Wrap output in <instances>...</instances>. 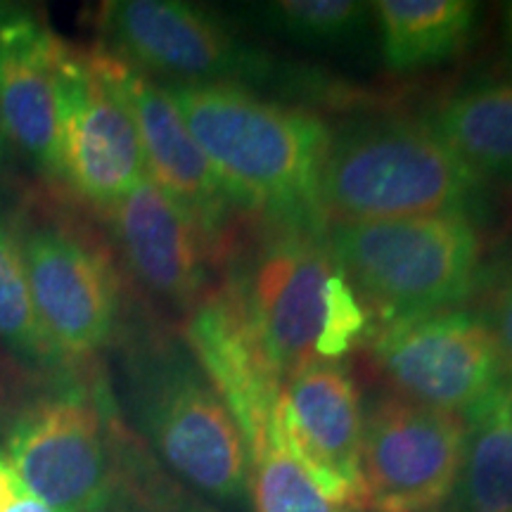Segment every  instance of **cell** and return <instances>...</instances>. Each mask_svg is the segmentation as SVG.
Segmentation results:
<instances>
[{
	"label": "cell",
	"instance_id": "5",
	"mask_svg": "<svg viewBox=\"0 0 512 512\" xmlns=\"http://www.w3.org/2000/svg\"><path fill=\"white\" fill-rule=\"evenodd\" d=\"M5 456L24 486L60 512H114L119 472L107 401L60 380L12 413Z\"/></svg>",
	"mask_w": 512,
	"mask_h": 512
},
{
	"label": "cell",
	"instance_id": "12",
	"mask_svg": "<svg viewBox=\"0 0 512 512\" xmlns=\"http://www.w3.org/2000/svg\"><path fill=\"white\" fill-rule=\"evenodd\" d=\"M22 247L31 299L48 337L67 356L105 347L119 316V287L110 261L67 230H29Z\"/></svg>",
	"mask_w": 512,
	"mask_h": 512
},
{
	"label": "cell",
	"instance_id": "15",
	"mask_svg": "<svg viewBox=\"0 0 512 512\" xmlns=\"http://www.w3.org/2000/svg\"><path fill=\"white\" fill-rule=\"evenodd\" d=\"M60 41L34 10L0 5V133L48 176H57Z\"/></svg>",
	"mask_w": 512,
	"mask_h": 512
},
{
	"label": "cell",
	"instance_id": "4",
	"mask_svg": "<svg viewBox=\"0 0 512 512\" xmlns=\"http://www.w3.org/2000/svg\"><path fill=\"white\" fill-rule=\"evenodd\" d=\"M128 392L140 432L176 475L211 498L245 501V441L192 351L174 342L136 351Z\"/></svg>",
	"mask_w": 512,
	"mask_h": 512
},
{
	"label": "cell",
	"instance_id": "3",
	"mask_svg": "<svg viewBox=\"0 0 512 512\" xmlns=\"http://www.w3.org/2000/svg\"><path fill=\"white\" fill-rule=\"evenodd\" d=\"M328 245L384 328L458 309L477 280L482 240L467 216L332 223Z\"/></svg>",
	"mask_w": 512,
	"mask_h": 512
},
{
	"label": "cell",
	"instance_id": "10",
	"mask_svg": "<svg viewBox=\"0 0 512 512\" xmlns=\"http://www.w3.org/2000/svg\"><path fill=\"white\" fill-rule=\"evenodd\" d=\"M373 356L403 399L463 418L508 377L489 320L467 309L384 328Z\"/></svg>",
	"mask_w": 512,
	"mask_h": 512
},
{
	"label": "cell",
	"instance_id": "24",
	"mask_svg": "<svg viewBox=\"0 0 512 512\" xmlns=\"http://www.w3.org/2000/svg\"><path fill=\"white\" fill-rule=\"evenodd\" d=\"M24 489H27V486H24L22 479H19L15 467L10 465L8 456L0 451V510L15 501Z\"/></svg>",
	"mask_w": 512,
	"mask_h": 512
},
{
	"label": "cell",
	"instance_id": "28",
	"mask_svg": "<svg viewBox=\"0 0 512 512\" xmlns=\"http://www.w3.org/2000/svg\"><path fill=\"white\" fill-rule=\"evenodd\" d=\"M176 512H216V510L204 508V505H188V508H181V510H176Z\"/></svg>",
	"mask_w": 512,
	"mask_h": 512
},
{
	"label": "cell",
	"instance_id": "25",
	"mask_svg": "<svg viewBox=\"0 0 512 512\" xmlns=\"http://www.w3.org/2000/svg\"><path fill=\"white\" fill-rule=\"evenodd\" d=\"M0 512H60V510L50 508L48 503H43L41 498H36L29 489H24L22 494L15 498V501H12L10 505H5Z\"/></svg>",
	"mask_w": 512,
	"mask_h": 512
},
{
	"label": "cell",
	"instance_id": "23",
	"mask_svg": "<svg viewBox=\"0 0 512 512\" xmlns=\"http://www.w3.org/2000/svg\"><path fill=\"white\" fill-rule=\"evenodd\" d=\"M489 320L491 330H494L498 349H501L505 370L512 375V268L503 278L494 297V309H491Z\"/></svg>",
	"mask_w": 512,
	"mask_h": 512
},
{
	"label": "cell",
	"instance_id": "19",
	"mask_svg": "<svg viewBox=\"0 0 512 512\" xmlns=\"http://www.w3.org/2000/svg\"><path fill=\"white\" fill-rule=\"evenodd\" d=\"M465 422V456L453 501L512 512V375Z\"/></svg>",
	"mask_w": 512,
	"mask_h": 512
},
{
	"label": "cell",
	"instance_id": "27",
	"mask_svg": "<svg viewBox=\"0 0 512 512\" xmlns=\"http://www.w3.org/2000/svg\"><path fill=\"white\" fill-rule=\"evenodd\" d=\"M432 512H489V510H479V508H470V505H463V503H458V501H448L446 505H441V508H437V510H432Z\"/></svg>",
	"mask_w": 512,
	"mask_h": 512
},
{
	"label": "cell",
	"instance_id": "18",
	"mask_svg": "<svg viewBox=\"0 0 512 512\" xmlns=\"http://www.w3.org/2000/svg\"><path fill=\"white\" fill-rule=\"evenodd\" d=\"M373 15L384 64L406 74L463 53L475 36L479 5L472 0H377Z\"/></svg>",
	"mask_w": 512,
	"mask_h": 512
},
{
	"label": "cell",
	"instance_id": "1",
	"mask_svg": "<svg viewBox=\"0 0 512 512\" xmlns=\"http://www.w3.org/2000/svg\"><path fill=\"white\" fill-rule=\"evenodd\" d=\"M235 207L325 226L320 176L332 133L318 114L228 83H166Z\"/></svg>",
	"mask_w": 512,
	"mask_h": 512
},
{
	"label": "cell",
	"instance_id": "8",
	"mask_svg": "<svg viewBox=\"0 0 512 512\" xmlns=\"http://www.w3.org/2000/svg\"><path fill=\"white\" fill-rule=\"evenodd\" d=\"M55 88L57 178L83 200L112 209L147 171L136 121L102 64L100 48L60 41Z\"/></svg>",
	"mask_w": 512,
	"mask_h": 512
},
{
	"label": "cell",
	"instance_id": "26",
	"mask_svg": "<svg viewBox=\"0 0 512 512\" xmlns=\"http://www.w3.org/2000/svg\"><path fill=\"white\" fill-rule=\"evenodd\" d=\"M503 53L508 62V72L512 76V3L505 5L503 10Z\"/></svg>",
	"mask_w": 512,
	"mask_h": 512
},
{
	"label": "cell",
	"instance_id": "20",
	"mask_svg": "<svg viewBox=\"0 0 512 512\" xmlns=\"http://www.w3.org/2000/svg\"><path fill=\"white\" fill-rule=\"evenodd\" d=\"M256 29L304 48L347 50L375 29L373 3L363 0H271L242 10Z\"/></svg>",
	"mask_w": 512,
	"mask_h": 512
},
{
	"label": "cell",
	"instance_id": "16",
	"mask_svg": "<svg viewBox=\"0 0 512 512\" xmlns=\"http://www.w3.org/2000/svg\"><path fill=\"white\" fill-rule=\"evenodd\" d=\"M185 339L195 361L228 406L242 439L273 418L283 382L261 354L228 285L192 309Z\"/></svg>",
	"mask_w": 512,
	"mask_h": 512
},
{
	"label": "cell",
	"instance_id": "17",
	"mask_svg": "<svg viewBox=\"0 0 512 512\" xmlns=\"http://www.w3.org/2000/svg\"><path fill=\"white\" fill-rule=\"evenodd\" d=\"M425 124L482 181L512 185V76L453 93L427 112Z\"/></svg>",
	"mask_w": 512,
	"mask_h": 512
},
{
	"label": "cell",
	"instance_id": "14",
	"mask_svg": "<svg viewBox=\"0 0 512 512\" xmlns=\"http://www.w3.org/2000/svg\"><path fill=\"white\" fill-rule=\"evenodd\" d=\"M107 211L140 283L166 302L195 309L207 292L216 254L200 223L147 176Z\"/></svg>",
	"mask_w": 512,
	"mask_h": 512
},
{
	"label": "cell",
	"instance_id": "6",
	"mask_svg": "<svg viewBox=\"0 0 512 512\" xmlns=\"http://www.w3.org/2000/svg\"><path fill=\"white\" fill-rule=\"evenodd\" d=\"M105 50L169 83L259 88L290 79L287 64L242 41L219 12L185 0H110L98 10Z\"/></svg>",
	"mask_w": 512,
	"mask_h": 512
},
{
	"label": "cell",
	"instance_id": "21",
	"mask_svg": "<svg viewBox=\"0 0 512 512\" xmlns=\"http://www.w3.org/2000/svg\"><path fill=\"white\" fill-rule=\"evenodd\" d=\"M242 441L254 512H349L332 503L292 456L280 432L278 411Z\"/></svg>",
	"mask_w": 512,
	"mask_h": 512
},
{
	"label": "cell",
	"instance_id": "9",
	"mask_svg": "<svg viewBox=\"0 0 512 512\" xmlns=\"http://www.w3.org/2000/svg\"><path fill=\"white\" fill-rule=\"evenodd\" d=\"M463 415L403 396L363 413L361 477L373 512H432L456 494L465 456Z\"/></svg>",
	"mask_w": 512,
	"mask_h": 512
},
{
	"label": "cell",
	"instance_id": "30",
	"mask_svg": "<svg viewBox=\"0 0 512 512\" xmlns=\"http://www.w3.org/2000/svg\"><path fill=\"white\" fill-rule=\"evenodd\" d=\"M0 169H3V138H0Z\"/></svg>",
	"mask_w": 512,
	"mask_h": 512
},
{
	"label": "cell",
	"instance_id": "29",
	"mask_svg": "<svg viewBox=\"0 0 512 512\" xmlns=\"http://www.w3.org/2000/svg\"><path fill=\"white\" fill-rule=\"evenodd\" d=\"M3 413H5V403H3V392H0V420H3Z\"/></svg>",
	"mask_w": 512,
	"mask_h": 512
},
{
	"label": "cell",
	"instance_id": "13",
	"mask_svg": "<svg viewBox=\"0 0 512 512\" xmlns=\"http://www.w3.org/2000/svg\"><path fill=\"white\" fill-rule=\"evenodd\" d=\"M100 53L107 74L124 95L136 121L147 178L181 204L219 249L230 214L238 207L230 200L202 147L192 138L174 98L162 83L119 60L110 50L100 46Z\"/></svg>",
	"mask_w": 512,
	"mask_h": 512
},
{
	"label": "cell",
	"instance_id": "7",
	"mask_svg": "<svg viewBox=\"0 0 512 512\" xmlns=\"http://www.w3.org/2000/svg\"><path fill=\"white\" fill-rule=\"evenodd\" d=\"M273 223L252 256L230 278L256 344L278 380L311 363L328 313L330 280L337 271L328 226Z\"/></svg>",
	"mask_w": 512,
	"mask_h": 512
},
{
	"label": "cell",
	"instance_id": "22",
	"mask_svg": "<svg viewBox=\"0 0 512 512\" xmlns=\"http://www.w3.org/2000/svg\"><path fill=\"white\" fill-rule=\"evenodd\" d=\"M0 339L12 354L31 366L55 370L64 356L57 351L31 299L22 247L0 216Z\"/></svg>",
	"mask_w": 512,
	"mask_h": 512
},
{
	"label": "cell",
	"instance_id": "11",
	"mask_svg": "<svg viewBox=\"0 0 512 512\" xmlns=\"http://www.w3.org/2000/svg\"><path fill=\"white\" fill-rule=\"evenodd\" d=\"M280 432L292 456L339 508L363 510V408L358 384L339 363L290 375L278 399Z\"/></svg>",
	"mask_w": 512,
	"mask_h": 512
},
{
	"label": "cell",
	"instance_id": "2",
	"mask_svg": "<svg viewBox=\"0 0 512 512\" xmlns=\"http://www.w3.org/2000/svg\"><path fill=\"white\" fill-rule=\"evenodd\" d=\"M482 178L422 121L366 119L330 140L320 176V211L332 223L465 216Z\"/></svg>",
	"mask_w": 512,
	"mask_h": 512
}]
</instances>
